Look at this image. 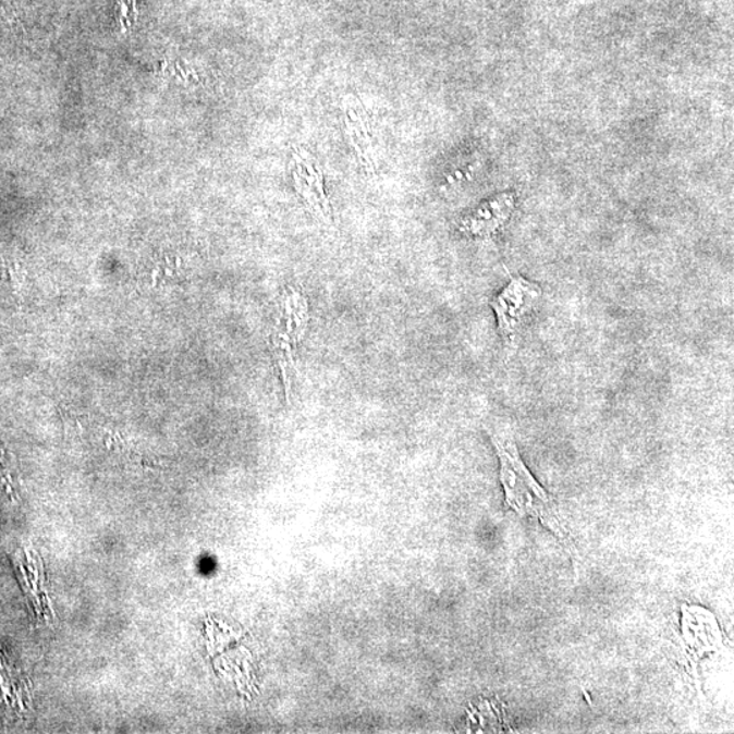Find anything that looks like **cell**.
Here are the masks:
<instances>
[{"label": "cell", "mask_w": 734, "mask_h": 734, "mask_svg": "<svg viewBox=\"0 0 734 734\" xmlns=\"http://www.w3.org/2000/svg\"><path fill=\"white\" fill-rule=\"evenodd\" d=\"M292 178L294 189L306 210L320 222L331 223L333 211L326 191L325 174L315 157L305 149L293 151Z\"/></svg>", "instance_id": "277c9868"}, {"label": "cell", "mask_w": 734, "mask_h": 734, "mask_svg": "<svg viewBox=\"0 0 734 734\" xmlns=\"http://www.w3.org/2000/svg\"><path fill=\"white\" fill-rule=\"evenodd\" d=\"M541 295L543 290L538 283L523 276H514L491 299L490 306L494 310L497 330L506 346H516L519 331L538 306Z\"/></svg>", "instance_id": "3957f363"}, {"label": "cell", "mask_w": 734, "mask_h": 734, "mask_svg": "<svg viewBox=\"0 0 734 734\" xmlns=\"http://www.w3.org/2000/svg\"><path fill=\"white\" fill-rule=\"evenodd\" d=\"M514 196L511 192L481 203L460 222V232L468 237L490 238L505 227L514 211Z\"/></svg>", "instance_id": "8992f818"}, {"label": "cell", "mask_w": 734, "mask_h": 734, "mask_svg": "<svg viewBox=\"0 0 734 734\" xmlns=\"http://www.w3.org/2000/svg\"><path fill=\"white\" fill-rule=\"evenodd\" d=\"M343 120L348 144L353 147L359 166L366 172H375L377 169L376 136L372 133L370 117L358 98L353 96L344 98Z\"/></svg>", "instance_id": "5b68a950"}, {"label": "cell", "mask_w": 734, "mask_h": 734, "mask_svg": "<svg viewBox=\"0 0 734 734\" xmlns=\"http://www.w3.org/2000/svg\"><path fill=\"white\" fill-rule=\"evenodd\" d=\"M309 321V301L303 290L295 286L284 289L279 298L276 325L271 332V348L281 372L288 403L292 399L294 376L297 370L295 354L308 331Z\"/></svg>", "instance_id": "7a4b0ae2"}, {"label": "cell", "mask_w": 734, "mask_h": 734, "mask_svg": "<svg viewBox=\"0 0 734 734\" xmlns=\"http://www.w3.org/2000/svg\"><path fill=\"white\" fill-rule=\"evenodd\" d=\"M491 441L500 458V479L505 490L507 506L519 516L540 519L558 538L566 540L567 530L553 506L552 498L529 473L513 438L490 432Z\"/></svg>", "instance_id": "6da1fadb"}]
</instances>
